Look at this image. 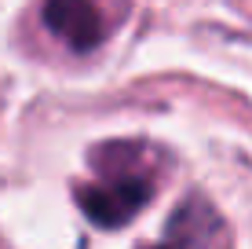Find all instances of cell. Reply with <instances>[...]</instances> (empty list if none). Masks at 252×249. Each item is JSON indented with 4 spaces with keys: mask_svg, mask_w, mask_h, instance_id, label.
Returning a JSON list of instances; mask_svg holds the SVG:
<instances>
[{
    "mask_svg": "<svg viewBox=\"0 0 252 249\" xmlns=\"http://www.w3.org/2000/svg\"><path fill=\"white\" fill-rule=\"evenodd\" d=\"M44 26L73 51H92L106 37V22L92 0H48Z\"/></svg>",
    "mask_w": 252,
    "mask_h": 249,
    "instance_id": "3957f363",
    "label": "cell"
},
{
    "mask_svg": "<svg viewBox=\"0 0 252 249\" xmlns=\"http://www.w3.org/2000/svg\"><path fill=\"white\" fill-rule=\"evenodd\" d=\"M154 198V183L143 173H114L99 183L77 187V205L95 227L114 231L125 227L143 213V205Z\"/></svg>",
    "mask_w": 252,
    "mask_h": 249,
    "instance_id": "6da1fadb",
    "label": "cell"
},
{
    "mask_svg": "<svg viewBox=\"0 0 252 249\" xmlns=\"http://www.w3.org/2000/svg\"><path fill=\"white\" fill-rule=\"evenodd\" d=\"M158 249H234V242L220 213L201 194H190L183 205H176Z\"/></svg>",
    "mask_w": 252,
    "mask_h": 249,
    "instance_id": "7a4b0ae2",
    "label": "cell"
}]
</instances>
